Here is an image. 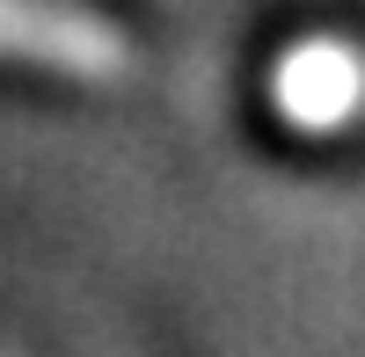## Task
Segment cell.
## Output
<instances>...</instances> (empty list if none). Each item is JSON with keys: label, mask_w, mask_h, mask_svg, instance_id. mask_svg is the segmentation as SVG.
<instances>
[{"label": "cell", "mask_w": 365, "mask_h": 357, "mask_svg": "<svg viewBox=\"0 0 365 357\" xmlns=\"http://www.w3.org/2000/svg\"><path fill=\"white\" fill-rule=\"evenodd\" d=\"M270 110L307 139H336L365 117V44L351 37H299L270 66Z\"/></svg>", "instance_id": "7a4b0ae2"}, {"label": "cell", "mask_w": 365, "mask_h": 357, "mask_svg": "<svg viewBox=\"0 0 365 357\" xmlns=\"http://www.w3.org/2000/svg\"><path fill=\"white\" fill-rule=\"evenodd\" d=\"M0 58L103 87L132 73V37L110 15L73 8V0H0Z\"/></svg>", "instance_id": "6da1fadb"}]
</instances>
